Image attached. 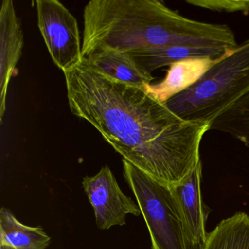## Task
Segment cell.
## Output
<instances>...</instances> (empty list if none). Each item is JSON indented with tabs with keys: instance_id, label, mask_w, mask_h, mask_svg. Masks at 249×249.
I'll return each mask as SVG.
<instances>
[{
	"instance_id": "cell-12",
	"label": "cell",
	"mask_w": 249,
	"mask_h": 249,
	"mask_svg": "<svg viewBox=\"0 0 249 249\" xmlns=\"http://www.w3.org/2000/svg\"><path fill=\"white\" fill-rule=\"evenodd\" d=\"M51 241L42 227L25 225L9 210H0V249H45Z\"/></svg>"
},
{
	"instance_id": "cell-4",
	"label": "cell",
	"mask_w": 249,
	"mask_h": 249,
	"mask_svg": "<svg viewBox=\"0 0 249 249\" xmlns=\"http://www.w3.org/2000/svg\"><path fill=\"white\" fill-rule=\"evenodd\" d=\"M122 163L125 180L148 227L151 249H190L170 186L157 181L124 159Z\"/></svg>"
},
{
	"instance_id": "cell-8",
	"label": "cell",
	"mask_w": 249,
	"mask_h": 249,
	"mask_svg": "<svg viewBox=\"0 0 249 249\" xmlns=\"http://www.w3.org/2000/svg\"><path fill=\"white\" fill-rule=\"evenodd\" d=\"M24 34L12 0H3L0 9V122L6 110L8 86L22 54Z\"/></svg>"
},
{
	"instance_id": "cell-14",
	"label": "cell",
	"mask_w": 249,
	"mask_h": 249,
	"mask_svg": "<svg viewBox=\"0 0 249 249\" xmlns=\"http://www.w3.org/2000/svg\"><path fill=\"white\" fill-rule=\"evenodd\" d=\"M210 130L229 134L249 148V93L214 120Z\"/></svg>"
},
{
	"instance_id": "cell-11",
	"label": "cell",
	"mask_w": 249,
	"mask_h": 249,
	"mask_svg": "<svg viewBox=\"0 0 249 249\" xmlns=\"http://www.w3.org/2000/svg\"><path fill=\"white\" fill-rule=\"evenodd\" d=\"M234 49H208L185 46H170L144 49L127 53L139 69L147 75L163 67L190 58L220 57Z\"/></svg>"
},
{
	"instance_id": "cell-10",
	"label": "cell",
	"mask_w": 249,
	"mask_h": 249,
	"mask_svg": "<svg viewBox=\"0 0 249 249\" xmlns=\"http://www.w3.org/2000/svg\"><path fill=\"white\" fill-rule=\"evenodd\" d=\"M84 59L97 72L129 85L143 88L154 79L152 75L142 72L130 55L125 52L102 49Z\"/></svg>"
},
{
	"instance_id": "cell-15",
	"label": "cell",
	"mask_w": 249,
	"mask_h": 249,
	"mask_svg": "<svg viewBox=\"0 0 249 249\" xmlns=\"http://www.w3.org/2000/svg\"><path fill=\"white\" fill-rule=\"evenodd\" d=\"M192 6L218 13L249 14V0H186Z\"/></svg>"
},
{
	"instance_id": "cell-9",
	"label": "cell",
	"mask_w": 249,
	"mask_h": 249,
	"mask_svg": "<svg viewBox=\"0 0 249 249\" xmlns=\"http://www.w3.org/2000/svg\"><path fill=\"white\" fill-rule=\"evenodd\" d=\"M232 52L220 57L190 58L172 64L162 81L145 85L143 89L160 103H166L195 85L213 67L230 56Z\"/></svg>"
},
{
	"instance_id": "cell-6",
	"label": "cell",
	"mask_w": 249,
	"mask_h": 249,
	"mask_svg": "<svg viewBox=\"0 0 249 249\" xmlns=\"http://www.w3.org/2000/svg\"><path fill=\"white\" fill-rule=\"evenodd\" d=\"M82 186L94 209L100 230L126 225L128 214L141 215L138 204L124 193L108 166L102 167L94 176L84 177Z\"/></svg>"
},
{
	"instance_id": "cell-13",
	"label": "cell",
	"mask_w": 249,
	"mask_h": 249,
	"mask_svg": "<svg viewBox=\"0 0 249 249\" xmlns=\"http://www.w3.org/2000/svg\"><path fill=\"white\" fill-rule=\"evenodd\" d=\"M202 249H249V216L237 212L221 221L213 231Z\"/></svg>"
},
{
	"instance_id": "cell-2",
	"label": "cell",
	"mask_w": 249,
	"mask_h": 249,
	"mask_svg": "<svg viewBox=\"0 0 249 249\" xmlns=\"http://www.w3.org/2000/svg\"><path fill=\"white\" fill-rule=\"evenodd\" d=\"M82 57L102 49L132 53L170 46L234 49L227 24L190 19L157 0H91L84 11Z\"/></svg>"
},
{
	"instance_id": "cell-1",
	"label": "cell",
	"mask_w": 249,
	"mask_h": 249,
	"mask_svg": "<svg viewBox=\"0 0 249 249\" xmlns=\"http://www.w3.org/2000/svg\"><path fill=\"white\" fill-rule=\"evenodd\" d=\"M63 72L71 112L154 180L176 186L200 162L208 124L180 119L143 88L97 72L84 58Z\"/></svg>"
},
{
	"instance_id": "cell-3",
	"label": "cell",
	"mask_w": 249,
	"mask_h": 249,
	"mask_svg": "<svg viewBox=\"0 0 249 249\" xmlns=\"http://www.w3.org/2000/svg\"><path fill=\"white\" fill-rule=\"evenodd\" d=\"M249 93V39L213 67L190 88L165 103L187 122L208 124Z\"/></svg>"
},
{
	"instance_id": "cell-5",
	"label": "cell",
	"mask_w": 249,
	"mask_h": 249,
	"mask_svg": "<svg viewBox=\"0 0 249 249\" xmlns=\"http://www.w3.org/2000/svg\"><path fill=\"white\" fill-rule=\"evenodd\" d=\"M37 25L55 65L63 72L82 61L78 22L58 0H37Z\"/></svg>"
},
{
	"instance_id": "cell-7",
	"label": "cell",
	"mask_w": 249,
	"mask_h": 249,
	"mask_svg": "<svg viewBox=\"0 0 249 249\" xmlns=\"http://www.w3.org/2000/svg\"><path fill=\"white\" fill-rule=\"evenodd\" d=\"M202 161L176 186H170L178 205L190 249H202L208 238L206 208L202 202Z\"/></svg>"
}]
</instances>
